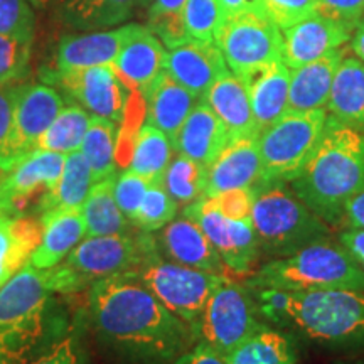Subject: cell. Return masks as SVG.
Here are the masks:
<instances>
[{
  "mask_svg": "<svg viewBox=\"0 0 364 364\" xmlns=\"http://www.w3.org/2000/svg\"><path fill=\"white\" fill-rule=\"evenodd\" d=\"M95 336L132 364L174 363L193 344V329L174 316L134 272L103 279L88 290Z\"/></svg>",
  "mask_w": 364,
  "mask_h": 364,
  "instance_id": "obj_1",
  "label": "cell"
},
{
  "mask_svg": "<svg viewBox=\"0 0 364 364\" xmlns=\"http://www.w3.org/2000/svg\"><path fill=\"white\" fill-rule=\"evenodd\" d=\"M290 188L327 226H339L346 204L364 189V132L327 115L324 134Z\"/></svg>",
  "mask_w": 364,
  "mask_h": 364,
  "instance_id": "obj_2",
  "label": "cell"
},
{
  "mask_svg": "<svg viewBox=\"0 0 364 364\" xmlns=\"http://www.w3.org/2000/svg\"><path fill=\"white\" fill-rule=\"evenodd\" d=\"M250 290L255 292L258 314L273 324L294 326L321 344L364 346V290Z\"/></svg>",
  "mask_w": 364,
  "mask_h": 364,
  "instance_id": "obj_3",
  "label": "cell"
},
{
  "mask_svg": "<svg viewBox=\"0 0 364 364\" xmlns=\"http://www.w3.org/2000/svg\"><path fill=\"white\" fill-rule=\"evenodd\" d=\"M250 289L285 292L364 290V270L339 241H314L289 257L273 258L253 273Z\"/></svg>",
  "mask_w": 364,
  "mask_h": 364,
  "instance_id": "obj_4",
  "label": "cell"
},
{
  "mask_svg": "<svg viewBox=\"0 0 364 364\" xmlns=\"http://www.w3.org/2000/svg\"><path fill=\"white\" fill-rule=\"evenodd\" d=\"M252 223L260 250L273 258L329 238V226L284 181H258L253 186Z\"/></svg>",
  "mask_w": 364,
  "mask_h": 364,
  "instance_id": "obj_5",
  "label": "cell"
},
{
  "mask_svg": "<svg viewBox=\"0 0 364 364\" xmlns=\"http://www.w3.org/2000/svg\"><path fill=\"white\" fill-rule=\"evenodd\" d=\"M157 250L154 233L86 236L59 265L49 268L54 294H78L118 273L134 272Z\"/></svg>",
  "mask_w": 364,
  "mask_h": 364,
  "instance_id": "obj_6",
  "label": "cell"
},
{
  "mask_svg": "<svg viewBox=\"0 0 364 364\" xmlns=\"http://www.w3.org/2000/svg\"><path fill=\"white\" fill-rule=\"evenodd\" d=\"M326 110L285 112L279 120L260 132L262 182H292L324 134Z\"/></svg>",
  "mask_w": 364,
  "mask_h": 364,
  "instance_id": "obj_7",
  "label": "cell"
},
{
  "mask_svg": "<svg viewBox=\"0 0 364 364\" xmlns=\"http://www.w3.org/2000/svg\"><path fill=\"white\" fill-rule=\"evenodd\" d=\"M134 273L169 311L193 329L206 307L208 299L226 279L196 270L162 258L156 250L135 268Z\"/></svg>",
  "mask_w": 364,
  "mask_h": 364,
  "instance_id": "obj_8",
  "label": "cell"
},
{
  "mask_svg": "<svg viewBox=\"0 0 364 364\" xmlns=\"http://www.w3.org/2000/svg\"><path fill=\"white\" fill-rule=\"evenodd\" d=\"M66 156L33 149L22 156H0V216H36L56 188Z\"/></svg>",
  "mask_w": 364,
  "mask_h": 364,
  "instance_id": "obj_9",
  "label": "cell"
},
{
  "mask_svg": "<svg viewBox=\"0 0 364 364\" xmlns=\"http://www.w3.org/2000/svg\"><path fill=\"white\" fill-rule=\"evenodd\" d=\"M262 327L252 290L226 277L208 299L193 334L198 343H206L228 356Z\"/></svg>",
  "mask_w": 364,
  "mask_h": 364,
  "instance_id": "obj_10",
  "label": "cell"
},
{
  "mask_svg": "<svg viewBox=\"0 0 364 364\" xmlns=\"http://www.w3.org/2000/svg\"><path fill=\"white\" fill-rule=\"evenodd\" d=\"M216 46L230 71L241 81L284 59V33L265 14L243 12L228 17L218 34Z\"/></svg>",
  "mask_w": 364,
  "mask_h": 364,
  "instance_id": "obj_11",
  "label": "cell"
},
{
  "mask_svg": "<svg viewBox=\"0 0 364 364\" xmlns=\"http://www.w3.org/2000/svg\"><path fill=\"white\" fill-rule=\"evenodd\" d=\"M46 81L58 86L91 117L107 118L117 125L124 122L129 95L127 86L112 66L70 71L54 70L46 76Z\"/></svg>",
  "mask_w": 364,
  "mask_h": 364,
  "instance_id": "obj_12",
  "label": "cell"
},
{
  "mask_svg": "<svg viewBox=\"0 0 364 364\" xmlns=\"http://www.w3.org/2000/svg\"><path fill=\"white\" fill-rule=\"evenodd\" d=\"M184 216L198 223L228 270L235 273L252 270L260 252L252 220H231L218 211L208 198L186 206Z\"/></svg>",
  "mask_w": 364,
  "mask_h": 364,
  "instance_id": "obj_13",
  "label": "cell"
},
{
  "mask_svg": "<svg viewBox=\"0 0 364 364\" xmlns=\"http://www.w3.org/2000/svg\"><path fill=\"white\" fill-rule=\"evenodd\" d=\"M63 108L65 98L53 86L17 85L12 129L0 156H22L33 150Z\"/></svg>",
  "mask_w": 364,
  "mask_h": 364,
  "instance_id": "obj_14",
  "label": "cell"
},
{
  "mask_svg": "<svg viewBox=\"0 0 364 364\" xmlns=\"http://www.w3.org/2000/svg\"><path fill=\"white\" fill-rule=\"evenodd\" d=\"M154 238L159 255L166 260L216 275L230 272L204 231L189 218H176Z\"/></svg>",
  "mask_w": 364,
  "mask_h": 364,
  "instance_id": "obj_15",
  "label": "cell"
},
{
  "mask_svg": "<svg viewBox=\"0 0 364 364\" xmlns=\"http://www.w3.org/2000/svg\"><path fill=\"white\" fill-rule=\"evenodd\" d=\"M164 71L196 98L203 100L213 83L230 68L216 44L191 39L167 51Z\"/></svg>",
  "mask_w": 364,
  "mask_h": 364,
  "instance_id": "obj_16",
  "label": "cell"
},
{
  "mask_svg": "<svg viewBox=\"0 0 364 364\" xmlns=\"http://www.w3.org/2000/svg\"><path fill=\"white\" fill-rule=\"evenodd\" d=\"M353 31L329 17L314 14L284 31V63L290 70L317 61L351 39Z\"/></svg>",
  "mask_w": 364,
  "mask_h": 364,
  "instance_id": "obj_17",
  "label": "cell"
},
{
  "mask_svg": "<svg viewBox=\"0 0 364 364\" xmlns=\"http://www.w3.org/2000/svg\"><path fill=\"white\" fill-rule=\"evenodd\" d=\"M135 27V22H129L117 29L85 31L81 34L65 36L58 46L56 70L70 71L112 66Z\"/></svg>",
  "mask_w": 364,
  "mask_h": 364,
  "instance_id": "obj_18",
  "label": "cell"
},
{
  "mask_svg": "<svg viewBox=\"0 0 364 364\" xmlns=\"http://www.w3.org/2000/svg\"><path fill=\"white\" fill-rule=\"evenodd\" d=\"M258 135H245L231 139L216 161L211 164L208 174L206 198L233 189L253 188L262 174Z\"/></svg>",
  "mask_w": 364,
  "mask_h": 364,
  "instance_id": "obj_19",
  "label": "cell"
},
{
  "mask_svg": "<svg viewBox=\"0 0 364 364\" xmlns=\"http://www.w3.org/2000/svg\"><path fill=\"white\" fill-rule=\"evenodd\" d=\"M167 51L147 26L136 24L115 61L113 71L127 88L144 91L164 71Z\"/></svg>",
  "mask_w": 364,
  "mask_h": 364,
  "instance_id": "obj_20",
  "label": "cell"
},
{
  "mask_svg": "<svg viewBox=\"0 0 364 364\" xmlns=\"http://www.w3.org/2000/svg\"><path fill=\"white\" fill-rule=\"evenodd\" d=\"M53 294L48 270L27 263L0 287V332L44 311Z\"/></svg>",
  "mask_w": 364,
  "mask_h": 364,
  "instance_id": "obj_21",
  "label": "cell"
},
{
  "mask_svg": "<svg viewBox=\"0 0 364 364\" xmlns=\"http://www.w3.org/2000/svg\"><path fill=\"white\" fill-rule=\"evenodd\" d=\"M228 142L230 134L226 127L209 105L199 100L177 134L174 150L179 156L193 159L209 169Z\"/></svg>",
  "mask_w": 364,
  "mask_h": 364,
  "instance_id": "obj_22",
  "label": "cell"
},
{
  "mask_svg": "<svg viewBox=\"0 0 364 364\" xmlns=\"http://www.w3.org/2000/svg\"><path fill=\"white\" fill-rule=\"evenodd\" d=\"M39 220L43 223V236L29 263L41 270H49L86 238V226L81 209H56Z\"/></svg>",
  "mask_w": 364,
  "mask_h": 364,
  "instance_id": "obj_23",
  "label": "cell"
},
{
  "mask_svg": "<svg viewBox=\"0 0 364 364\" xmlns=\"http://www.w3.org/2000/svg\"><path fill=\"white\" fill-rule=\"evenodd\" d=\"M147 105V122L162 130L174 145L181 127L193 112L194 105L199 102L191 91L172 80L166 71L154 80L147 90L142 91Z\"/></svg>",
  "mask_w": 364,
  "mask_h": 364,
  "instance_id": "obj_24",
  "label": "cell"
},
{
  "mask_svg": "<svg viewBox=\"0 0 364 364\" xmlns=\"http://www.w3.org/2000/svg\"><path fill=\"white\" fill-rule=\"evenodd\" d=\"M344 58V48L336 49L317 61L290 70L287 112L326 110L332 81Z\"/></svg>",
  "mask_w": 364,
  "mask_h": 364,
  "instance_id": "obj_25",
  "label": "cell"
},
{
  "mask_svg": "<svg viewBox=\"0 0 364 364\" xmlns=\"http://www.w3.org/2000/svg\"><path fill=\"white\" fill-rule=\"evenodd\" d=\"M203 100L226 127L230 140L260 134L253 117L248 86L231 71L220 76Z\"/></svg>",
  "mask_w": 364,
  "mask_h": 364,
  "instance_id": "obj_26",
  "label": "cell"
},
{
  "mask_svg": "<svg viewBox=\"0 0 364 364\" xmlns=\"http://www.w3.org/2000/svg\"><path fill=\"white\" fill-rule=\"evenodd\" d=\"M258 132H263L287 112L290 90V68L284 59L272 63L245 81Z\"/></svg>",
  "mask_w": 364,
  "mask_h": 364,
  "instance_id": "obj_27",
  "label": "cell"
},
{
  "mask_svg": "<svg viewBox=\"0 0 364 364\" xmlns=\"http://www.w3.org/2000/svg\"><path fill=\"white\" fill-rule=\"evenodd\" d=\"M326 112L339 124L364 132V63L359 58H343L332 81Z\"/></svg>",
  "mask_w": 364,
  "mask_h": 364,
  "instance_id": "obj_28",
  "label": "cell"
},
{
  "mask_svg": "<svg viewBox=\"0 0 364 364\" xmlns=\"http://www.w3.org/2000/svg\"><path fill=\"white\" fill-rule=\"evenodd\" d=\"M41 236L39 218L0 216V287L29 263Z\"/></svg>",
  "mask_w": 364,
  "mask_h": 364,
  "instance_id": "obj_29",
  "label": "cell"
},
{
  "mask_svg": "<svg viewBox=\"0 0 364 364\" xmlns=\"http://www.w3.org/2000/svg\"><path fill=\"white\" fill-rule=\"evenodd\" d=\"M147 0H66L59 17L76 31H102L129 21Z\"/></svg>",
  "mask_w": 364,
  "mask_h": 364,
  "instance_id": "obj_30",
  "label": "cell"
},
{
  "mask_svg": "<svg viewBox=\"0 0 364 364\" xmlns=\"http://www.w3.org/2000/svg\"><path fill=\"white\" fill-rule=\"evenodd\" d=\"M115 177L95 182L86 196L81 215H83L86 236H112L130 233L132 221L118 208L113 184Z\"/></svg>",
  "mask_w": 364,
  "mask_h": 364,
  "instance_id": "obj_31",
  "label": "cell"
},
{
  "mask_svg": "<svg viewBox=\"0 0 364 364\" xmlns=\"http://www.w3.org/2000/svg\"><path fill=\"white\" fill-rule=\"evenodd\" d=\"M93 184V172L81 150L68 154L56 188L41 204L39 218L56 209H81Z\"/></svg>",
  "mask_w": 364,
  "mask_h": 364,
  "instance_id": "obj_32",
  "label": "cell"
},
{
  "mask_svg": "<svg viewBox=\"0 0 364 364\" xmlns=\"http://www.w3.org/2000/svg\"><path fill=\"white\" fill-rule=\"evenodd\" d=\"M228 364H295L292 339L263 326L226 356Z\"/></svg>",
  "mask_w": 364,
  "mask_h": 364,
  "instance_id": "obj_33",
  "label": "cell"
},
{
  "mask_svg": "<svg viewBox=\"0 0 364 364\" xmlns=\"http://www.w3.org/2000/svg\"><path fill=\"white\" fill-rule=\"evenodd\" d=\"M172 154H174V145L169 136L154 125L144 124L136 134L130 171L142 176L150 184L162 182V177L172 161Z\"/></svg>",
  "mask_w": 364,
  "mask_h": 364,
  "instance_id": "obj_34",
  "label": "cell"
},
{
  "mask_svg": "<svg viewBox=\"0 0 364 364\" xmlns=\"http://www.w3.org/2000/svg\"><path fill=\"white\" fill-rule=\"evenodd\" d=\"M91 122V115L78 103L65 105L49 129L39 136L34 149L68 154L80 150Z\"/></svg>",
  "mask_w": 364,
  "mask_h": 364,
  "instance_id": "obj_35",
  "label": "cell"
},
{
  "mask_svg": "<svg viewBox=\"0 0 364 364\" xmlns=\"http://www.w3.org/2000/svg\"><path fill=\"white\" fill-rule=\"evenodd\" d=\"M80 150L90 164L95 182L117 176V124L91 117Z\"/></svg>",
  "mask_w": 364,
  "mask_h": 364,
  "instance_id": "obj_36",
  "label": "cell"
},
{
  "mask_svg": "<svg viewBox=\"0 0 364 364\" xmlns=\"http://www.w3.org/2000/svg\"><path fill=\"white\" fill-rule=\"evenodd\" d=\"M208 174L206 166L177 154L162 177V186L177 204L189 206L206 194Z\"/></svg>",
  "mask_w": 364,
  "mask_h": 364,
  "instance_id": "obj_37",
  "label": "cell"
},
{
  "mask_svg": "<svg viewBox=\"0 0 364 364\" xmlns=\"http://www.w3.org/2000/svg\"><path fill=\"white\" fill-rule=\"evenodd\" d=\"M177 206L179 204L167 193L162 182H154L149 186L147 193L132 220V225L145 233H156L176 220Z\"/></svg>",
  "mask_w": 364,
  "mask_h": 364,
  "instance_id": "obj_38",
  "label": "cell"
},
{
  "mask_svg": "<svg viewBox=\"0 0 364 364\" xmlns=\"http://www.w3.org/2000/svg\"><path fill=\"white\" fill-rule=\"evenodd\" d=\"M182 19L191 39L216 44L226 16L220 0H188Z\"/></svg>",
  "mask_w": 364,
  "mask_h": 364,
  "instance_id": "obj_39",
  "label": "cell"
},
{
  "mask_svg": "<svg viewBox=\"0 0 364 364\" xmlns=\"http://www.w3.org/2000/svg\"><path fill=\"white\" fill-rule=\"evenodd\" d=\"M33 41L0 36V85L19 83L29 71Z\"/></svg>",
  "mask_w": 364,
  "mask_h": 364,
  "instance_id": "obj_40",
  "label": "cell"
},
{
  "mask_svg": "<svg viewBox=\"0 0 364 364\" xmlns=\"http://www.w3.org/2000/svg\"><path fill=\"white\" fill-rule=\"evenodd\" d=\"M88 353H86L85 339L78 327L66 331L61 338L51 343L43 353L38 354L33 361L27 364H86Z\"/></svg>",
  "mask_w": 364,
  "mask_h": 364,
  "instance_id": "obj_41",
  "label": "cell"
},
{
  "mask_svg": "<svg viewBox=\"0 0 364 364\" xmlns=\"http://www.w3.org/2000/svg\"><path fill=\"white\" fill-rule=\"evenodd\" d=\"M31 0H0V36L34 39L36 16Z\"/></svg>",
  "mask_w": 364,
  "mask_h": 364,
  "instance_id": "obj_42",
  "label": "cell"
},
{
  "mask_svg": "<svg viewBox=\"0 0 364 364\" xmlns=\"http://www.w3.org/2000/svg\"><path fill=\"white\" fill-rule=\"evenodd\" d=\"M265 16L279 29H289L317 14V0H265Z\"/></svg>",
  "mask_w": 364,
  "mask_h": 364,
  "instance_id": "obj_43",
  "label": "cell"
},
{
  "mask_svg": "<svg viewBox=\"0 0 364 364\" xmlns=\"http://www.w3.org/2000/svg\"><path fill=\"white\" fill-rule=\"evenodd\" d=\"M150 182L142 176L135 174L134 171H125L117 174L115 184H113V194H115L118 208L124 211V215L132 221L136 209L142 203L145 193H147Z\"/></svg>",
  "mask_w": 364,
  "mask_h": 364,
  "instance_id": "obj_44",
  "label": "cell"
},
{
  "mask_svg": "<svg viewBox=\"0 0 364 364\" xmlns=\"http://www.w3.org/2000/svg\"><path fill=\"white\" fill-rule=\"evenodd\" d=\"M208 199L218 211L231 220H252L253 188L226 191Z\"/></svg>",
  "mask_w": 364,
  "mask_h": 364,
  "instance_id": "obj_45",
  "label": "cell"
},
{
  "mask_svg": "<svg viewBox=\"0 0 364 364\" xmlns=\"http://www.w3.org/2000/svg\"><path fill=\"white\" fill-rule=\"evenodd\" d=\"M317 14L339 22L354 33L364 17V0H317Z\"/></svg>",
  "mask_w": 364,
  "mask_h": 364,
  "instance_id": "obj_46",
  "label": "cell"
},
{
  "mask_svg": "<svg viewBox=\"0 0 364 364\" xmlns=\"http://www.w3.org/2000/svg\"><path fill=\"white\" fill-rule=\"evenodd\" d=\"M17 85H0V154L6 147L12 129L14 108H16Z\"/></svg>",
  "mask_w": 364,
  "mask_h": 364,
  "instance_id": "obj_47",
  "label": "cell"
},
{
  "mask_svg": "<svg viewBox=\"0 0 364 364\" xmlns=\"http://www.w3.org/2000/svg\"><path fill=\"white\" fill-rule=\"evenodd\" d=\"M172 364H228V359L206 343H196Z\"/></svg>",
  "mask_w": 364,
  "mask_h": 364,
  "instance_id": "obj_48",
  "label": "cell"
},
{
  "mask_svg": "<svg viewBox=\"0 0 364 364\" xmlns=\"http://www.w3.org/2000/svg\"><path fill=\"white\" fill-rule=\"evenodd\" d=\"M339 243L353 255L358 265L364 270V230H359V228H346L344 231H341Z\"/></svg>",
  "mask_w": 364,
  "mask_h": 364,
  "instance_id": "obj_49",
  "label": "cell"
},
{
  "mask_svg": "<svg viewBox=\"0 0 364 364\" xmlns=\"http://www.w3.org/2000/svg\"><path fill=\"white\" fill-rule=\"evenodd\" d=\"M188 0H154L149 9V21L182 19Z\"/></svg>",
  "mask_w": 364,
  "mask_h": 364,
  "instance_id": "obj_50",
  "label": "cell"
},
{
  "mask_svg": "<svg viewBox=\"0 0 364 364\" xmlns=\"http://www.w3.org/2000/svg\"><path fill=\"white\" fill-rule=\"evenodd\" d=\"M343 223H346L348 228L364 230V189L359 191L351 201L346 204Z\"/></svg>",
  "mask_w": 364,
  "mask_h": 364,
  "instance_id": "obj_51",
  "label": "cell"
},
{
  "mask_svg": "<svg viewBox=\"0 0 364 364\" xmlns=\"http://www.w3.org/2000/svg\"><path fill=\"white\" fill-rule=\"evenodd\" d=\"M220 2L226 19L228 17L238 16V14L243 12L265 14V7H263V2H265V0H220Z\"/></svg>",
  "mask_w": 364,
  "mask_h": 364,
  "instance_id": "obj_52",
  "label": "cell"
},
{
  "mask_svg": "<svg viewBox=\"0 0 364 364\" xmlns=\"http://www.w3.org/2000/svg\"><path fill=\"white\" fill-rule=\"evenodd\" d=\"M351 41H353L351 44H353L354 54H356V58H359L364 63V17L358 24L356 29H354Z\"/></svg>",
  "mask_w": 364,
  "mask_h": 364,
  "instance_id": "obj_53",
  "label": "cell"
},
{
  "mask_svg": "<svg viewBox=\"0 0 364 364\" xmlns=\"http://www.w3.org/2000/svg\"><path fill=\"white\" fill-rule=\"evenodd\" d=\"M65 2L66 0H31V4H33L34 7H41V9L61 7Z\"/></svg>",
  "mask_w": 364,
  "mask_h": 364,
  "instance_id": "obj_54",
  "label": "cell"
}]
</instances>
